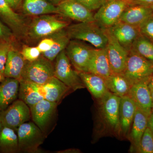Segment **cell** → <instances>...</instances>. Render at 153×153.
Wrapping results in <instances>:
<instances>
[{
	"label": "cell",
	"instance_id": "obj_1",
	"mask_svg": "<svg viewBox=\"0 0 153 153\" xmlns=\"http://www.w3.org/2000/svg\"><path fill=\"white\" fill-rule=\"evenodd\" d=\"M66 31L71 39L87 42L95 48H105L107 44L105 29L95 21L68 26Z\"/></svg>",
	"mask_w": 153,
	"mask_h": 153
},
{
	"label": "cell",
	"instance_id": "obj_2",
	"mask_svg": "<svg viewBox=\"0 0 153 153\" xmlns=\"http://www.w3.org/2000/svg\"><path fill=\"white\" fill-rule=\"evenodd\" d=\"M121 97L107 92L99 100V113L102 123L110 131L121 134L120 105Z\"/></svg>",
	"mask_w": 153,
	"mask_h": 153
},
{
	"label": "cell",
	"instance_id": "obj_3",
	"mask_svg": "<svg viewBox=\"0 0 153 153\" xmlns=\"http://www.w3.org/2000/svg\"><path fill=\"white\" fill-rule=\"evenodd\" d=\"M153 73V64L132 49L128 52L125 68L122 74L131 85L149 79Z\"/></svg>",
	"mask_w": 153,
	"mask_h": 153
},
{
	"label": "cell",
	"instance_id": "obj_4",
	"mask_svg": "<svg viewBox=\"0 0 153 153\" xmlns=\"http://www.w3.org/2000/svg\"><path fill=\"white\" fill-rule=\"evenodd\" d=\"M54 76V66L52 61L41 55L34 61H27L20 80L41 85Z\"/></svg>",
	"mask_w": 153,
	"mask_h": 153
},
{
	"label": "cell",
	"instance_id": "obj_5",
	"mask_svg": "<svg viewBox=\"0 0 153 153\" xmlns=\"http://www.w3.org/2000/svg\"><path fill=\"white\" fill-rule=\"evenodd\" d=\"M68 26V22L59 19L56 16L45 14L37 16L33 19L28 33L30 37L33 39H41L51 36Z\"/></svg>",
	"mask_w": 153,
	"mask_h": 153
},
{
	"label": "cell",
	"instance_id": "obj_6",
	"mask_svg": "<svg viewBox=\"0 0 153 153\" xmlns=\"http://www.w3.org/2000/svg\"><path fill=\"white\" fill-rule=\"evenodd\" d=\"M54 66V76L71 90L76 91L85 88L79 73L72 68V64L65 50L56 57Z\"/></svg>",
	"mask_w": 153,
	"mask_h": 153
},
{
	"label": "cell",
	"instance_id": "obj_7",
	"mask_svg": "<svg viewBox=\"0 0 153 153\" xmlns=\"http://www.w3.org/2000/svg\"><path fill=\"white\" fill-rule=\"evenodd\" d=\"M19 152L35 153L44 143V132L34 123L27 122L20 126L17 131Z\"/></svg>",
	"mask_w": 153,
	"mask_h": 153
},
{
	"label": "cell",
	"instance_id": "obj_8",
	"mask_svg": "<svg viewBox=\"0 0 153 153\" xmlns=\"http://www.w3.org/2000/svg\"><path fill=\"white\" fill-rule=\"evenodd\" d=\"M131 0H108L94 14V21L108 29L119 21L122 14Z\"/></svg>",
	"mask_w": 153,
	"mask_h": 153
},
{
	"label": "cell",
	"instance_id": "obj_9",
	"mask_svg": "<svg viewBox=\"0 0 153 153\" xmlns=\"http://www.w3.org/2000/svg\"><path fill=\"white\" fill-rule=\"evenodd\" d=\"M31 118L30 107L21 100H16L3 112L0 113V121L3 126L17 130L22 124Z\"/></svg>",
	"mask_w": 153,
	"mask_h": 153
},
{
	"label": "cell",
	"instance_id": "obj_10",
	"mask_svg": "<svg viewBox=\"0 0 153 153\" xmlns=\"http://www.w3.org/2000/svg\"><path fill=\"white\" fill-rule=\"evenodd\" d=\"M94 48L79 40H70L65 49L71 64L78 72H87L88 66Z\"/></svg>",
	"mask_w": 153,
	"mask_h": 153
},
{
	"label": "cell",
	"instance_id": "obj_11",
	"mask_svg": "<svg viewBox=\"0 0 153 153\" xmlns=\"http://www.w3.org/2000/svg\"><path fill=\"white\" fill-rule=\"evenodd\" d=\"M108 43L105 48L113 73L122 74L125 68L128 52L107 29Z\"/></svg>",
	"mask_w": 153,
	"mask_h": 153
},
{
	"label": "cell",
	"instance_id": "obj_12",
	"mask_svg": "<svg viewBox=\"0 0 153 153\" xmlns=\"http://www.w3.org/2000/svg\"><path fill=\"white\" fill-rule=\"evenodd\" d=\"M59 15L79 22H94L92 11L75 0L62 1L57 6Z\"/></svg>",
	"mask_w": 153,
	"mask_h": 153
},
{
	"label": "cell",
	"instance_id": "obj_13",
	"mask_svg": "<svg viewBox=\"0 0 153 153\" xmlns=\"http://www.w3.org/2000/svg\"><path fill=\"white\" fill-rule=\"evenodd\" d=\"M107 30L128 52L131 50L134 42L141 34L139 28L120 21Z\"/></svg>",
	"mask_w": 153,
	"mask_h": 153
},
{
	"label": "cell",
	"instance_id": "obj_14",
	"mask_svg": "<svg viewBox=\"0 0 153 153\" xmlns=\"http://www.w3.org/2000/svg\"><path fill=\"white\" fill-rule=\"evenodd\" d=\"M56 102L43 99L30 107L31 117L34 123L44 132L56 111Z\"/></svg>",
	"mask_w": 153,
	"mask_h": 153
},
{
	"label": "cell",
	"instance_id": "obj_15",
	"mask_svg": "<svg viewBox=\"0 0 153 153\" xmlns=\"http://www.w3.org/2000/svg\"><path fill=\"white\" fill-rule=\"evenodd\" d=\"M150 79L143 80L133 84L128 95L133 100L137 107L149 117L152 113V96L148 85Z\"/></svg>",
	"mask_w": 153,
	"mask_h": 153
},
{
	"label": "cell",
	"instance_id": "obj_16",
	"mask_svg": "<svg viewBox=\"0 0 153 153\" xmlns=\"http://www.w3.org/2000/svg\"><path fill=\"white\" fill-rule=\"evenodd\" d=\"M0 19L11 29L15 37H20L26 32L23 17L16 13L6 0H0Z\"/></svg>",
	"mask_w": 153,
	"mask_h": 153
},
{
	"label": "cell",
	"instance_id": "obj_17",
	"mask_svg": "<svg viewBox=\"0 0 153 153\" xmlns=\"http://www.w3.org/2000/svg\"><path fill=\"white\" fill-rule=\"evenodd\" d=\"M87 72L98 75L105 79L112 74L105 48H94L88 66Z\"/></svg>",
	"mask_w": 153,
	"mask_h": 153
},
{
	"label": "cell",
	"instance_id": "obj_18",
	"mask_svg": "<svg viewBox=\"0 0 153 153\" xmlns=\"http://www.w3.org/2000/svg\"><path fill=\"white\" fill-rule=\"evenodd\" d=\"M39 93L44 99L58 103L69 90V87L55 76L43 85L36 84Z\"/></svg>",
	"mask_w": 153,
	"mask_h": 153
},
{
	"label": "cell",
	"instance_id": "obj_19",
	"mask_svg": "<svg viewBox=\"0 0 153 153\" xmlns=\"http://www.w3.org/2000/svg\"><path fill=\"white\" fill-rule=\"evenodd\" d=\"M153 15V11L150 7L130 5L124 10L119 21L139 28L141 25Z\"/></svg>",
	"mask_w": 153,
	"mask_h": 153
},
{
	"label": "cell",
	"instance_id": "obj_20",
	"mask_svg": "<svg viewBox=\"0 0 153 153\" xmlns=\"http://www.w3.org/2000/svg\"><path fill=\"white\" fill-rule=\"evenodd\" d=\"M149 117L147 114L137 107L131 128L128 134L133 152H138L142 137L148 127Z\"/></svg>",
	"mask_w": 153,
	"mask_h": 153
},
{
	"label": "cell",
	"instance_id": "obj_21",
	"mask_svg": "<svg viewBox=\"0 0 153 153\" xmlns=\"http://www.w3.org/2000/svg\"><path fill=\"white\" fill-rule=\"evenodd\" d=\"M137 108L136 105L128 96L121 97L120 105L121 134L127 136L129 133Z\"/></svg>",
	"mask_w": 153,
	"mask_h": 153
},
{
	"label": "cell",
	"instance_id": "obj_22",
	"mask_svg": "<svg viewBox=\"0 0 153 153\" xmlns=\"http://www.w3.org/2000/svg\"><path fill=\"white\" fill-rule=\"evenodd\" d=\"M27 61L21 52L13 46L8 54L4 72V76L20 80Z\"/></svg>",
	"mask_w": 153,
	"mask_h": 153
},
{
	"label": "cell",
	"instance_id": "obj_23",
	"mask_svg": "<svg viewBox=\"0 0 153 153\" xmlns=\"http://www.w3.org/2000/svg\"><path fill=\"white\" fill-rule=\"evenodd\" d=\"M20 82L18 79L6 77L0 83V113L5 110L19 96Z\"/></svg>",
	"mask_w": 153,
	"mask_h": 153
},
{
	"label": "cell",
	"instance_id": "obj_24",
	"mask_svg": "<svg viewBox=\"0 0 153 153\" xmlns=\"http://www.w3.org/2000/svg\"><path fill=\"white\" fill-rule=\"evenodd\" d=\"M78 73L85 87L94 98L100 99L108 91L103 77L90 72Z\"/></svg>",
	"mask_w": 153,
	"mask_h": 153
},
{
	"label": "cell",
	"instance_id": "obj_25",
	"mask_svg": "<svg viewBox=\"0 0 153 153\" xmlns=\"http://www.w3.org/2000/svg\"><path fill=\"white\" fill-rule=\"evenodd\" d=\"M23 10L30 16H39L45 14H59L57 6L46 0H24Z\"/></svg>",
	"mask_w": 153,
	"mask_h": 153
},
{
	"label": "cell",
	"instance_id": "obj_26",
	"mask_svg": "<svg viewBox=\"0 0 153 153\" xmlns=\"http://www.w3.org/2000/svg\"><path fill=\"white\" fill-rule=\"evenodd\" d=\"M108 91L119 97L128 96L132 85L122 74L112 73L105 79Z\"/></svg>",
	"mask_w": 153,
	"mask_h": 153
},
{
	"label": "cell",
	"instance_id": "obj_27",
	"mask_svg": "<svg viewBox=\"0 0 153 153\" xmlns=\"http://www.w3.org/2000/svg\"><path fill=\"white\" fill-rule=\"evenodd\" d=\"M0 152L4 153L19 152L18 134L13 129L3 126L0 134Z\"/></svg>",
	"mask_w": 153,
	"mask_h": 153
},
{
	"label": "cell",
	"instance_id": "obj_28",
	"mask_svg": "<svg viewBox=\"0 0 153 153\" xmlns=\"http://www.w3.org/2000/svg\"><path fill=\"white\" fill-rule=\"evenodd\" d=\"M19 82L18 97L30 107L44 99L38 92L36 84L22 80Z\"/></svg>",
	"mask_w": 153,
	"mask_h": 153
},
{
	"label": "cell",
	"instance_id": "obj_29",
	"mask_svg": "<svg viewBox=\"0 0 153 153\" xmlns=\"http://www.w3.org/2000/svg\"><path fill=\"white\" fill-rule=\"evenodd\" d=\"M51 36L54 39V44L49 51L42 53L41 55L52 62L60 52L66 49L71 38L64 29L54 33Z\"/></svg>",
	"mask_w": 153,
	"mask_h": 153
},
{
	"label": "cell",
	"instance_id": "obj_30",
	"mask_svg": "<svg viewBox=\"0 0 153 153\" xmlns=\"http://www.w3.org/2000/svg\"><path fill=\"white\" fill-rule=\"evenodd\" d=\"M131 49L153 64V42L146 37L140 34L134 42Z\"/></svg>",
	"mask_w": 153,
	"mask_h": 153
},
{
	"label": "cell",
	"instance_id": "obj_31",
	"mask_svg": "<svg viewBox=\"0 0 153 153\" xmlns=\"http://www.w3.org/2000/svg\"><path fill=\"white\" fill-rule=\"evenodd\" d=\"M138 153H153V132L148 127L142 137Z\"/></svg>",
	"mask_w": 153,
	"mask_h": 153
},
{
	"label": "cell",
	"instance_id": "obj_32",
	"mask_svg": "<svg viewBox=\"0 0 153 153\" xmlns=\"http://www.w3.org/2000/svg\"><path fill=\"white\" fill-rule=\"evenodd\" d=\"M13 44L0 41V72L4 73L8 54Z\"/></svg>",
	"mask_w": 153,
	"mask_h": 153
},
{
	"label": "cell",
	"instance_id": "obj_33",
	"mask_svg": "<svg viewBox=\"0 0 153 153\" xmlns=\"http://www.w3.org/2000/svg\"><path fill=\"white\" fill-rule=\"evenodd\" d=\"M22 55L27 61L31 62L37 60L41 56V52L36 47L25 46L23 47L21 52Z\"/></svg>",
	"mask_w": 153,
	"mask_h": 153
},
{
	"label": "cell",
	"instance_id": "obj_34",
	"mask_svg": "<svg viewBox=\"0 0 153 153\" xmlns=\"http://www.w3.org/2000/svg\"><path fill=\"white\" fill-rule=\"evenodd\" d=\"M140 33L153 42V15L140 25Z\"/></svg>",
	"mask_w": 153,
	"mask_h": 153
},
{
	"label": "cell",
	"instance_id": "obj_35",
	"mask_svg": "<svg viewBox=\"0 0 153 153\" xmlns=\"http://www.w3.org/2000/svg\"><path fill=\"white\" fill-rule=\"evenodd\" d=\"M16 38L11 29L0 19V41L13 44Z\"/></svg>",
	"mask_w": 153,
	"mask_h": 153
},
{
	"label": "cell",
	"instance_id": "obj_36",
	"mask_svg": "<svg viewBox=\"0 0 153 153\" xmlns=\"http://www.w3.org/2000/svg\"><path fill=\"white\" fill-rule=\"evenodd\" d=\"M91 11L98 10L108 0H75Z\"/></svg>",
	"mask_w": 153,
	"mask_h": 153
},
{
	"label": "cell",
	"instance_id": "obj_37",
	"mask_svg": "<svg viewBox=\"0 0 153 153\" xmlns=\"http://www.w3.org/2000/svg\"><path fill=\"white\" fill-rule=\"evenodd\" d=\"M54 43L53 38L51 36H49L43 38L38 44L37 47L42 54L49 51L52 48Z\"/></svg>",
	"mask_w": 153,
	"mask_h": 153
},
{
	"label": "cell",
	"instance_id": "obj_38",
	"mask_svg": "<svg viewBox=\"0 0 153 153\" xmlns=\"http://www.w3.org/2000/svg\"><path fill=\"white\" fill-rule=\"evenodd\" d=\"M130 5H141L150 7L153 5V0H131Z\"/></svg>",
	"mask_w": 153,
	"mask_h": 153
},
{
	"label": "cell",
	"instance_id": "obj_39",
	"mask_svg": "<svg viewBox=\"0 0 153 153\" xmlns=\"http://www.w3.org/2000/svg\"><path fill=\"white\" fill-rule=\"evenodd\" d=\"M6 1L14 10L19 8L22 2V0H6Z\"/></svg>",
	"mask_w": 153,
	"mask_h": 153
},
{
	"label": "cell",
	"instance_id": "obj_40",
	"mask_svg": "<svg viewBox=\"0 0 153 153\" xmlns=\"http://www.w3.org/2000/svg\"><path fill=\"white\" fill-rule=\"evenodd\" d=\"M80 152V151L79 149H66L65 150L59 151V152H57V153H77Z\"/></svg>",
	"mask_w": 153,
	"mask_h": 153
},
{
	"label": "cell",
	"instance_id": "obj_41",
	"mask_svg": "<svg viewBox=\"0 0 153 153\" xmlns=\"http://www.w3.org/2000/svg\"><path fill=\"white\" fill-rule=\"evenodd\" d=\"M148 127L153 132V112L152 113L149 117L148 122Z\"/></svg>",
	"mask_w": 153,
	"mask_h": 153
},
{
	"label": "cell",
	"instance_id": "obj_42",
	"mask_svg": "<svg viewBox=\"0 0 153 153\" xmlns=\"http://www.w3.org/2000/svg\"><path fill=\"white\" fill-rule=\"evenodd\" d=\"M46 1L55 6L58 5L62 1V0H46Z\"/></svg>",
	"mask_w": 153,
	"mask_h": 153
},
{
	"label": "cell",
	"instance_id": "obj_43",
	"mask_svg": "<svg viewBox=\"0 0 153 153\" xmlns=\"http://www.w3.org/2000/svg\"><path fill=\"white\" fill-rule=\"evenodd\" d=\"M148 85H149V88L150 89H153V73L151 76Z\"/></svg>",
	"mask_w": 153,
	"mask_h": 153
},
{
	"label": "cell",
	"instance_id": "obj_44",
	"mask_svg": "<svg viewBox=\"0 0 153 153\" xmlns=\"http://www.w3.org/2000/svg\"><path fill=\"white\" fill-rule=\"evenodd\" d=\"M5 78V76H4V73L0 72V83L2 82Z\"/></svg>",
	"mask_w": 153,
	"mask_h": 153
},
{
	"label": "cell",
	"instance_id": "obj_45",
	"mask_svg": "<svg viewBox=\"0 0 153 153\" xmlns=\"http://www.w3.org/2000/svg\"><path fill=\"white\" fill-rule=\"evenodd\" d=\"M151 91V96H152V113L153 112V89H150Z\"/></svg>",
	"mask_w": 153,
	"mask_h": 153
},
{
	"label": "cell",
	"instance_id": "obj_46",
	"mask_svg": "<svg viewBox=\"0 0 153 153\" xmlns=\"http://www.w3.org/2000/svg\"><path fill=\"white\" fill-rule=\"evenodd\" d=\"M3 127V126L1 122L0 121V134H1V131L2 129V128Z\"/></svg>",
	"mask_w": 153,
	"mask_h": 153
},
{
	"label": "cell",
	"instance_id": "obj_47",
	"mask_svg": "<svg viewBox=\"0 0 153 153\" xmlns=\"http://www.w3.org/2000/svg\"><path fill=\"white\" fill-rule=\"evenodd\" d=\"M150 7H151V8H152V10L153 12V5H152V6H150Z\"/></svg>",
	"mask_w": 153,
	"mask_h": 153
},
{
	"label": "cell",
	"instance_id": "obj_48",
	"mask_svg": "<svg viewBox=\"0 0 153 153\" xmlns=\"http://www.w3.org/2000/svg\"><path fill=\"white\" fill-rule=\"evenodd\" d=\"M66 1V0H62V1Z\"/></svg>",
	"mask_w": 153,
	"mask_h": 153
}]
</instances>
